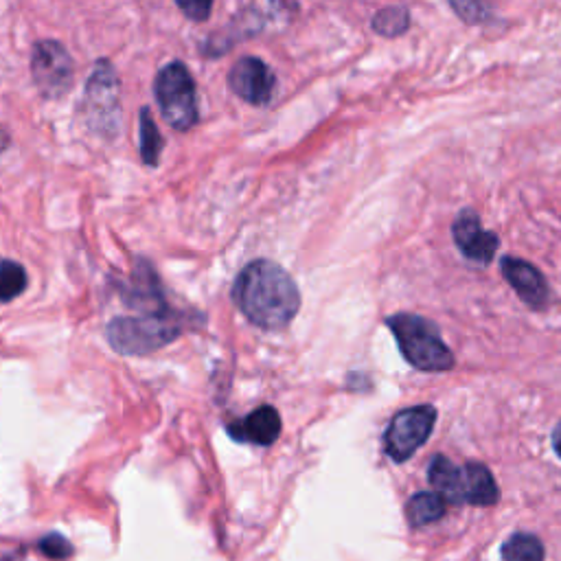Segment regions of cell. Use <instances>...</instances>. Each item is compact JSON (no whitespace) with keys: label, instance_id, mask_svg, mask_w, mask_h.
<instances>
[{"label":"cell","instance_id":"obj_1","mask_svg":"<svg viewBox=\"0 0 561 561\" xmlns=\"http://www.w3.org/2000/svg\"><path fill=\"white\" fill-rule=\"evenodd\" d=\"M233 301L250 323L277 331L288 327L301 309V292L279 263L259 259L239 272L233 285Z\"/></svg>","mask_w":561,"mask_h":561},{"label":"cell","instance_id":"obj_2","mask_svg":"<svg viewBox=\"0 0 561 561\" xmlns=\"http://www.w3.org/2000/svg\"><path fill=\"white\" fill-rule=\"evenodd\" d=\"M182 329H185V316L174 309H163L154 314L114 318L106 327V338L121 356H143L167 347L182 334Z\"/></svg>","mask_w":561,"mask_h":561},{"label":"cell","instance_id":"obj_3","mask_svg":"<svg viewBox=\"0 0 561 561\" xmlns=\"http://www.w3.org/2000/svg\"><path fill=\"white\" fill-rule=\"evenodd\" d=\"M404 358L419 371H450L454 356L437 327L415 314H395L386 320Z\"/></svg>","mask_w":561,"mask_h":561},{"label":"cell","instance_id":"obj_4","mask_svg":"<svg viewBox=\"0 0 561 561\" xmlns=\"http://www.w3.org/2000/svg\"><path fill=\"white\" fill-rule=\"evenodd\" d=\"M154 97L163 119L178 132H187L198 123L196 82L182 62H171L154 79Z\"/></svg>","mask_w":561,"mask_h":561},{"label":"cell","instance_id":"obj_5","mask_svg":"<svg viewBox=\"0 0 561 561\" xmlns=\"http://www.w3.org/2000/svg\"><path fill=\"white\" fill-rule=\"evenodd\" d=\"M434 421H437V410L428 404L397 412L384 437L386 454L391 456L395 463L408 461L410 456L430 439Z\"/></svg>","mask_w":561,"mask_h":561},{"label":"cell","instance_id":"obj_6","mask_svg":"<svg viewBox=\"0 0 561 561\" xmlns=\"http://www.w3.org/2000/svg\"><path fill=\"white\" fill-rule=\"evenodd\" d=\"M73 57L55 40H42L31 53L33 84L47 99H60L73 84Z\"/></svg>","mask_w":561,"mask_h":561},{"label":"cell","instance_id":"obj_7","mask_svg":"<svg viewBox=\"0 0 561 561\" xmlns=\"http://www.w3.org/2000/svg\"><path fill=\"white\" fill-rule=\"evenodd\" d=\"M228 86L237 97L253 103V106H268L274 97L277 79L259 57H242L228 73Z\"/></svg>","mask_w":561,"mask_h":561},{"label":"cell","instance_id":"obj_8","mask_svg":"<svg viewBox=\"0 0 561 561\" xmlns=\"http://www.w3.org/2000/svg\"><path fill=\"white\" fill-rule=\"evenodd\" d=\"M454 242L461 253L476 263H489L498 250V237L480 226L474 211H463L452 226Z\"/></svg>","mask_w":561,"mask_h":561},{"label":"cell","instance_id":"obj_9","mask_svg":"<svg viewBox=\"0 0 561 561\" xmlns=\"http://www.w3.org/2000/svg\"><path fill=\"white\" fill-rule=\"evenodd\" d=\"M502 274L509 281L511 288L520 294V299L531 307H542L548 301V285L542 272L529 261L505 257L502 259Z\"/></svg>","mask_w":561,"mask_h":561},{"label":"cell","instance_id":"obj_10","mask_svg":"<svg viewBox=\"0 0 561 561\" xmlns=\"http://www.w3.org/2000/svg\"><path fill=\"white\" fill-rule=\"evenodd\" d=\"M228 434L235 441L255 443V445H272L281 434V417L272 406H261L250 412L248 417L233 421L228 426Z\"/></svg>","mask_w":561,"mask_h":561},{"label":"cell","instance_id":"obj_11","mask_svg":"<svg viewBox=\"0 0 561 561\" xmlns=\"http://www.w3.org/2000/svg\"><path fill=\"white\" fill-rule=\"evenodd\" d=\"M428 480L434 494L445 500V505H463L465 502V476L463 467L454 465L443 454H437L428 465Z\"/></svg>","mask_w":561,"mask_h":561},{"label":"cell","instance_id":"obj_12","mask_svg":"<svg viewBox=\"0 0 561 561\" xmlns=\"http://www.w3.org/2000/svg\"><path fill=\"white\" fill-rule=\"evenodd\" d=\"M465 476V502L476 507H491L500 498V491L489 469L480 463H467L463 467Z\"/></svg>","mask_w":561,"mask_h":561},{"label":"cell","instance_id":"obj_13","mask_svg":"<svg viewBox=\"0 0 561 561\" xmlns=\"http://www.w3.org/2000/svg\"><path fill=\"white\" fill-rule=\"evenodd\" d=\"M445 500L441 496L434 494V491H421V494L412 496L406 505V515L410 526L421 529V526H428L432 522H439L445 515Z\"/></svg>","mask_w":561,"mask_h":561},{"label":"cell","instance_id":"obj_14","mask_svg":"<svg viewBox=\"0 0 561 561\" xmlns=\"http://www.w3.org/2000/svg\"><path fill=\"white\" fill-rule=\"evenodd\" d=\"M139 136H141V143H139V150H141V158L145 165H158L160 160V152H163V136L158 132V125L152 119V112L143 108L139 112Z\"/></svg>","mask_w":561,"mask_h":561},{"label":"cell","instance_id":"obj_15","mask_svg":"<svg viewBox=\"0 0 561 561\" xmlns=\"http://www.w3.org/2000/svg\"><path fill=\"white\" fill-rule=\"evenodd\" d=\"M505 561H544V544L531 533H515L502 544Z\"/></svg>","mask_w":561,"mask_h":561},{"label":"cell","instance_id":"obj_16","mask_svg":"<svg viewBox=\"0 0 561 561\" xmlns=\"http://www.w3.org/2000/svg\"><path fill=\"white\" fill-rule=\"evenodd\" d=\"M27 272L18 261H0V303H9L27 290Z\"/></svg>","mask_w":561,"mask_h":561},{"label":"cell","instance_id":"obj_17","mask_svg":"<svg viewBox=\"0 0 561 561\" xmlns=\"http://www.w3.org/2000/svg\"><path fill=\"white\" fill-rule=\"evenodd\" d=\"M408 27H410V16L404 7H386L382 11H377L373 18V29L386 38L402 36L404 31H408Z\"/></svg>","mask_w":561,"mask_h":561},{"label":"cell","instance_id":"obj_18","mask_svg":"<svg viewBox=\"0 0 561 561\" xmlns=\"http://www.w3.org/2000/svg\"><path fill=\"white\" fill-rule=\"evenodd\" d=\"M42 553L51 559H68L73 555V546L68 544L62 535L51 533L40 542Z\"/></svg>","mask_w":561,"mask_h":561},{"label":"cell","instance_id":"obj_19","mask_svg":"<svg viewBox=\"0 0 561 561\" xmlns=\"http://www.w3.org/2000/svg\"><path fill=\"white\" fill-rule=\"evenodd\" d=\"M452 9H454L456 14H459L463 20H467V22H478V20H483V18H485V11H487V7L478 5V3H465V5L452 3Z\"/></svg>","mask_w":561,"mask_h":561},{"label":"cell","instance_id":"obj_20","mask_svg":"<svg viewBox=\"0 0 561 561\" xmlns=\"http://www.w3.org/2000/svg\"><path fill=\"white\" fill-rule=\"evenodd\" d=\"M178 7H180L182 11H185V16H187V18L202 22V20L209 18L213 5H211V3H178Z\"/></svg>","mask_w":561,"mask_h":561},{"label":"cell","instance_id":"obj_21","mask_svg":"<svg viewBox=\"0 0 561 561\" xmlns=\"http://www.w3.org/2000/svg\"><path fill=\"white\" fill-rule=\"evenodd\" d=\"M553 448H555V452L561 456V421H559V426H557L555 432H553Z\"/></svg>","mask_w":561,"mask_h":561}]
</instances>
